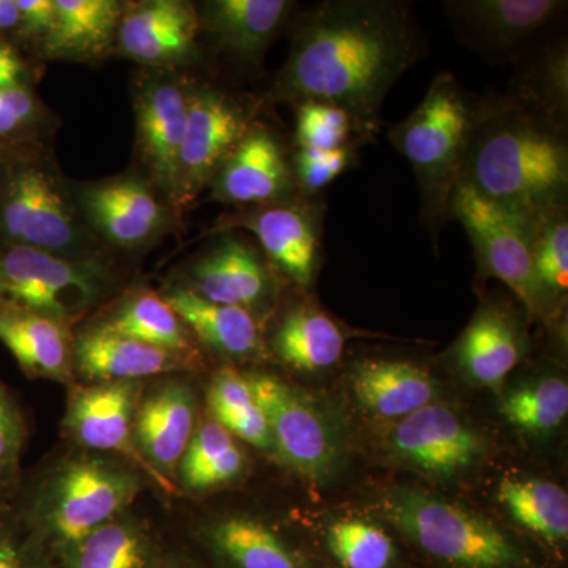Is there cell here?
Wrapping results in <instances>:
<instances>
[{
  "label": "cell",
  "mask_w": 568,
  "mask_h": 568,
  "mask_svg": "<svg viewBox=\"0 0 568 568\" xmlns=\"http://www.w3.org/2000/svg\"><path fill=\"white\" fill-rule=\"evenodd\" d=\"M189 91L181 81L159 74L142 81L134 93L136 145L141 162L148 181L162 193L173 211Z\"/></svg>",
  "instance_id": "ac0fdd59"
},
{
  "label": "cell",
  "mask_w": 568,
  "mask_h": 568,
  "mask_svg": "<svg viewBox=\"0 0 568 568\" xmlns=\"http://www.w3.org/2000/svg\"><path fill=\"white\" fill-rule=\"evenodd\" d=\"M0 343L29 379L70 387L74 375V331L51 317L0 305Z\"/></svg>",
  "instance_id": "cb8c5ba5"
},
{
  "label": "cell",
  "mask_w": 568,
  "mask_h": 568,
  "mask_svg": "<svg viewBox=\"0 0 568 568\" xmlns=\"http://www.w3.org/2000/svg\"><path fill=\"white\" fill-rule=\"evenodd\" d=\"M193 538L209 568H327L275 523L248 514L205 517Z\"/></svg>",
  "instance_id": "9a60e30c"
},
{
  "label": "cell",
  "mask_w": 568,
  "mask_h": 568,
  "mask_svg": "<svg viewBox=\"0 0 568 568\" xmlns=\"http://www.w3.org/2000/svg\"><path fill=\"white\" fill-rule=\"evenodd\" d=\"M346 335L323 310L305 304L284 313L274 335L272 351L284 365L297 372L317 373L338 364Z\"/></svg>",
  "instance_id": "1f68e13d"
},
{
  "label": "cell",
  "mask_w": 568,
  "mask_h": 568,
  "mask_svg": "<svg viewBox=\"0 0 568 568\" xmlns=\"http://www.w3.org/2000/svg\"><path fill=\"white\" fill-rule=\"evenodd\" d=\"M121 283L110 260L0 245V305L73 328L118 297Z\"/></svg>",
  "instance_id": "52a82bcc"
},
{
  "label": "cell",
  "mask_w": 568,
  "mask_h": 568,
  "mask_svg": "<svg viewBox=\"0 0 568 568\" xmlns=\"http://www.w3.org/2000/svg\"><path fill=\"white\" fill-rule=\"evenodd\" d=\"M532 257L538 282L555 304L568 290L567 205L548 212L534 224Z\"/></svg>",
  "instance_id": "74e56055"
},
{
  "label": "cell",
  "mask_w": 568,
  "mask_h": 568,
  "mask_svg": "<svg viewBox=\"0 0 568 568\" xmlns=\"http://www.w3.org/2000/svg\"><path fill=\"white\" fill-rule=\"evenodd\" d=\"M504 416L525 432L544 435L562 424L568 413V386L560 377H544L515 388L503 403Z\"/></svg>",
  "instance_id": "d590c367"
},
{
  "label": "cell",
  "mask_w": 568,
  "mask_h": 568,
  "mask_svg": "<svg viewBox=\"0 0 568 568\" xmlns=\"http://www.w3.org/2000/svg\"><path fill=\"white\" fill-rule=\"evenodd\" d=\"M459 183L534 226L567 205L562 129L511 99L487 100Z\"/></svg>",
  "instance_id": "7a4b0ae2"
},
{
  "label": "cell",
  "mask_w": 568,
  "mask_h": 568,
  "mask_svg": "<svg viewBox=\"0 0 568 568\" xmlns=\"http://www.w3.org/2000/svg\"><path fill=\"white\" fill-rule=\"evenodd\" d=\"M0 568H58L50 549L11 510L0 511Z\"/></svg>",
  "instance_id": "60d3db41"
},
{
  "label": "cell",
  "mask_w": 568,
  "mask_h": 568,
  "mask_svg": "<svg viewBox=\"0 0 568 568\" xmlns=\"http://www.w3.org/2000/svg\"><path fill=\"white\" fill-rule=\"evenodd\" d=\"M499 500L521 528L552 548L568 537L566 489L540 478H506L499 485Z\"/></svg>",
  "instance_id": "836d02e7"
},
{
  "label": "cell",
  "mask_w": 568,
  "mask_h": 568,
  "mask_svg": "<svg viewBox=\"0 0 568 568\" xmlns=\"http://www.w3.org/2000/svg\"><path fill=\"white\" fill-rule=\"evenodd\" d=\"M364 133L345 110L335 104L308 100L295 104V145L297 149H334L357 145Z\"/></svg>",
  "instance_id": "f35d334b"
},
{
  "label": "cell",
  "mask_w": 568,
  "mask_h": 568,
  "mask_svg": "<svg viewBox=\"0 0 568 568\" xmlns=\"http://www.w3.org/2000/svg\"><path fill=\"white\" fill-rule=\"evenodd\" d=\"M287 0H213L200 11L201 31L241 62H256L291 18Z\"/></svg>",
  "instance_id": "d4e9b609"
},
{
  "label": "cell",
  "mask_w": 568,
  "mask_h": 568,
  "mask_svg": "<svg viewBox=\"0 0 568 568\" xmlns=\"http://www.w3.org/2000/svg\"><path fill=\"white\" fill-rule=\"evenodd\" d=\"M274 440L275 459L312 484L334 477L343 440L331 418L304 392L268 373H245Z\"/></svg>",
  "instance_id": "9c48e42d"
},
{
  "label": "cell",
  "mask_w": 568,
  "mask_h": 568,
  "mask_svg": "<svg viewBox=\"0 0 568 568\" xmlns=\"http://www.w3.org/2000/svg\"><path fill=\"white\" fill-rule=\"evenodd\" d=\"M353 388L358 403L376 416L405 418L432 405L437 383L422 366L403 361H366L355 365Z\"/></svg>",
  "instance_id": "4dcf8cb0"
},
{
  "label": "cell",
  "mask_w": 568,
  "mask_h": 568,
  "mask_svg": "<svg viewBox=\"0 0 568 568\" xmlns=\"http://www.w3.org/2000/svg\"><path fill=\"white\" fill-rule=\"evenodd\" d=\"M182 284L205 301L244 308L257 320L275 301L276 287L267 261L237 235H224L197 257Z\"/></svg>",
  "instance_id": "d6986e66"
},
{
  "label": "cell",
  "mask_w": 568,
  "mask_h": 568,
  "mask_svg": "<svg viewBox=\"0 0 568 568\" xmlns=\"http://www.w3.org/2000/svg\"><path fill=\"white\" fill-rule=\"evenodd\" d=\"M31 69L13 44L0 39V89L29 88Z\"/></svg>",
  "instance_id": "ee69618b"
},
{
  "label": "cell",
  "mask_w": 568,
  "mask_h": 568,
  "mask_svg": "<svg viewBox=\"0 0 568 568\" xmlns=\"http://www.w3.org/2000/svg\"><path fill=\"white\" fill-rule=\"evenodd\" d=\"M41 121V106L29 88L0 89V140L26 144Z\"/></svg>",
  "instance_id": "b9f144b4"
},
{
  "label": "cell",
  "mask_w": 568,
  "mask_h": 568,
  "mask_svg": "<svg viewBox=\"0 0 568 568\" xmlns=\"http://www.w3.org/2000/svg\"><path fill=\"white\" fill-rule=\"evenodd\" d=\"M73 194L91 233L103 245L126 252L170 233L178 216L151 182L136 175L88 183Z\"/></svg>",
  "instance_id": "7c38bea8"
},
{
  "label": "cell",
  "mask_w": 568,
  "mask_h": 568,
  "mask_svg": "<svg viewBox=\"0 0 568 568\" xmlns=\"http://www.w3.org/2000/svg\"><path fill=\"white\" fill-rule=\"evenodd\" d=\"M354 145L320 151V149H297L291 170H293L295 189L302 196L310 197L323 192L335 179L345 174L355 162Z\"/></svg>",
  "instance_id": "ab89813d"
},
{
  "label": "cell",
  "mask_w": 568,
  "mask_h": 568,
  "mask_svg": "<svg viewBox=\"0 0 568 568\" xmlns=\"http://www.w3.org/2000/svg\"><path fill=\"white\" fill-rule=\"evenodd\" d=\"M200 11L182 0L126 3L115 44L125 58L149 67H173L193 58Z\"/></svg>",
  "instance_id": "44dd1931"
},
{
  "label": "cell",
  "mask_w": 568,
  "mask_h": 568,
  "mask_svg": "<svg viewBox=\"0 0 568 568\" xmlns=\"http://www.w3.org/2000/svg\"><path fill=\"white\" fill-rule=\"evenodd\" d=\"M148 383L73 384L67 396L62 435L71 447L130 463L149 478L153 488L170 496L134 444V418Z\"/></svg>",
  "instance_id": "8fae6325"
},
{
  "label": "cell",
  "mask_w": 568,
  "mask_h": 568,
  "mask_svg": "<svg viewBox=\"0 0 568 568\" xmlns=\"http://www.w3.org/2000/svg\"><path fill=\"white\" fill-rule=\"evenodd\" d=\"M248 469L239 440L211 417H201L192 443L175 470L179 495L203 497L231 487Z\"/></svg>",
  "instance_id": "f546056e"
},
{
  "label": "cell",
  "mask_w": 568,
  "mask_h": 568,
  "mask_svg": "<svg viewBox=\"0 0 568 568\" xmlns=\"http://www.w3.org/2000/svg\"><path fill=\"white\" fill-rule=\"evenodd\" d=\"M160 568H209L203 560L194 558L181 549H166Z\"/></svg>",
  "instance_id": "f6af8a7d"
},
{
  "label": "cell",
  "mask_w": 568,
  "mask_h": 568,
  "mask_svg": "<svg viewBox=\"0 0 568 568\" xmlns=\"http://www.w3.org/2000/svg\"><path fill=\"white\" fill-rule=\"evenodd\" d=\"M192 332L201 349L227 362H263L268 349L260 320L237 306L213 304L183 284L162 293Z\"/></svg>",
  "instance_id": "603a6c76"
},
{
  "label": "cell",
  "mask_w": 568,
  "mask_h": 568,
  "mask_svg": "<svg viewBox=\"0 0 568 568\" xmlns=\"http://www.w3.org/2000/svg\"><path fill=\"white\" fill-rule=\"evenodd\" d=\"M390 448L409 465L440 477L463 473L481 454L476 433L450 407L435 403L402 418L392 432Z\"/></svg>",
  "instance_id": "7402d4cb"
},
{
  "label": "cell",
  "mask_w": 568,
  "mask_h": 568,
  "mask_svg": "<svg viewBox=\"0 0 568 568\" xmlns=\"http://www.w3.org/2000/svg\"><path fill=\"white\" fill-rule=\"evenodd\" d=\"M200 396L182 375L149 381L134 418V444L168 489L179 496L175 470L201 420Z\"/></svg>",
  "instance_id": "4fadbf2b"
},
{
  "label": "cell",
  "mask_w": 568,
  "mask_h": 568,
  "mask_svg": "<svg viewBox=\"0 0 568 568\" xmlns=\"http://www.w3.org/2000/svg\"><path fill=\"white\" fill-rule=\"evenodd\" d=\"M485 104L487 100L443 71L413 114L388 132V141L416 173L422 215L432 233H439L450 219L452 196L462 182L467 149Z\"/></svg>",
  "instance_id": "277c9868"
},
{
  "label": "cell",
  "mask_w": 568,
  "mask_h": 568,
  "mask_svg": "<svg viewBox=\"0 0 568 568\" xmlns=\"http://www.w3.org/2000/svg\"><path fill=\"white\" fill-rule=\"evenodd\" d=\"M450 219L465 227L481 274L506 284L530 316L551 315V298L534 268V226L480 196L466 183H459L452 196Z\"/></svg>",
  "instance_id": "ba28073f"
},
{
  "label": "cell",
  "mask_w": 568,
  "mask_h": 568,
  "mask_svg": "<svg viewBox=\"0 0 568 568\" xmlns=\"http://www.w3.org/2000/svg\"><path fill=\"white\" fill-rule=\"evenodd\" d=\"M123 7L115 0H55V21L41 43L43 54L65 61L102 58L115 44Z\"/></svg>",
  "instance_id": "f1b7e54d"
},
{
  "label": "cell",
  "mask_w": 568,
  "mask_h": 568,
  "mask_svg": "<svg viewBox=\"0 0 568 568\" xmlns=\"http://www.w3.org/2000/svg\"><path fill=\"white\" fill-rule=\"evenodd\" d=\"M0 245L108 260L104 245L82 220L73 192L29 142L11 145L0 159Z\"/></svg>",
  "instance_id": "5b68a950"
},
{
  "label": "cell",
  "mask_w": 568,
  "mask_h": 568,
  "mask_svg": "<svg viewBox=\"0 0 568 568\" xmlns=\"http://www.w3.org/2000/svg\"><path fill=\"white\" fill-rule=\"evenodd\" d=\"M20 22L14 33L22 40L43 43L55 21V0H17Z\"/></svg>",
  "instance_id": "7bdbcfd3"
},
{
  "label": "cell",
  "mask_w": 568,
  "mask_h": 568,
  "mask_svg": "<svg viewBox=\"0 0 568 568\" xmlns=\"http://www.w3.org/2000/svg\"><path fill=\"white\" fill-rule=\"evenodd\" d=\"M525 353V335L517 317L497 305H485L459 336L454 354L458 365L480 386L506 381Z\"/></svg>",
  "instance_id": "484cf974"
},
{
  "label": "cell",
  "mask_w": 568,
  "mask_h": 568,
  "mask_svg": "<svg viewBox=\"0 0 568 568\" xmlns=\"http://www.w3.org/2000/svg\"><path fill=\"white\" fill-rule=\"evenodd\" d=\"M18 22H20V13H18L17 0H0V39L17 31Z\"/></svg>",
  "instance_id": "bcb514c9"
},
{
  "label": "cell",
  "mask_w": 568,
  "mask_h": 568,
  "mask_svg": "<svg viewBox=\"0 0 568 568\" xmlns=\"http://www.w3.org/2000/svg\"><path fill=\"white\" fill-rule=\"evenodd\" d=\"M331 568H405V558L386 529L358 518L335 519L324 530Z\"/></svg>",
  "instance_id": "e575fe53"
},
{
  "label": "cell",
  "mask_w": 568,
  "mask_h": 568,
  "mask_svg": "<svg viewBox=\"0 0 568 568\" xmlns=\"http://www.w3.org/2000/svg\"><path fill=\"white\" fill-rule=\"evenodd\" d=\"M211 200L227 205H267L297 196L291 160L267 126L254 123L211 182Z\"/></svg>",
  "instance_id": "ffe728a7"
},
{
  "label": "cell",
  "mask_w": 568,
  "mask_h": 568,
  "mask_svg": "<svg viewBox=\"0 0 568 568\" xmlns=\"http://www.w3.org/2000/svg\"><path fill=\"white\" fill-rule=\"evenodd\" d=\"M383 514L432 568H544L491 519L420 489L388 493Z\"/></svg>",
  "instance_id": "8992f818"
},
{
  "label": "cell",
  "mask_w": 568,
  "mask_h": 568,
  "mask_svg": "<svg viewBox=\"0 0 568 568\" xmlns=\"http://www.w3.org/2000/svg\"><path fill=\"white\" fill-rule=\"evenodd\" d=\"M424 36L407 3L323 2L302 14L274 97L293 104H335L372 138L379 130L387 93L424 58Z\"/></svg>",
  "instance_id": "6da1fadb"
},
{
  "label": "cell",
  "mask_w": 568,
  "mask_h": 568,
  "mask_svg": "<svg viewBox=\"0 0 568 568\" xmlns=\"http://www.w3.org/2000/svg\"><path fill=\"white\" fill-rule=\"evenodd\" d=\"M205 402L209 417L219 422L235 439L275 458L267 418L257 405L244 372L233 365L222 366L212 376Z\"/></svg>",
  "instance_id": "d6a6232c"
},
{
  "label": "cell",
  "mask_w": 568,
  "mask_h": 568,
  "mask_svg": "<svg viewBox=\"0 0 568 568\" xmlns=\"http://www.w3.org/2000/svg\"><path fill=\"white\" fill-rule=\"evenodd\" d=\"M29 439L24 409L0 379V511L10 510L20 495L24 473L22 455Z\"/></svg>",
  "instance_id": "8d00e7d4"
},
{
  "label": "cell",
  "mask_w": 568,
  "mask_h": 568,
  "mask_svg": "<svg viewBox=\"0 0 568 568\" xmlns=\"http://www.w3.org/2000/svg\"><path fill=\"white\" fill-rule=\"evenodd\" d=\"M11 145L6 144L2 140H0V159H2L3 155H6L7 152H9V149Z\"/></svg>",
  "instance_id": "7dc6e473"
},
{
  "label": "cell",
  "mask_w": 568,
  "mask_h": 568,
  "mask_svg": "<svg viewBox=\"0 0 568 568\" xmlns=\"http://www.w3.org/2000/svg\"><path fill=\"white\" fill-rule=\"evenodd\" d=\"M204 362V357H192L138 342L95 320L74 332L77 383H148L159 377L201 372Z\"/></svg>",
  "instance_id": "2e32d148"
},
{
  "label": "cell",
  "mask_w": 568,
  "mask_h": 568,
  "mask_svg": "<svg viewBox=\"0 0 568 568\" xmlns=\"http://www.w3.org/2000/svg\"><path fill=\"white\" fill-rule=\"evenodd\" d=\"M459 40L487 58L510 59L560 21V0H452L444 2Z\"/></svg>",
  "instance_id": "e0dca14e"
},
{
  "label": "cell",
  "mask_w": 568,
  "mask_h": 568,
  "mask_svg": "<svg viewBox=\"0 0 568 568\" xmlns=\"http://www.w3.org/2000/svg\"><path fill=\"white\" fill-rule=\"evenodd\" d=\"M254 123L256 108L246 100L213 88L190 89L185 133L179 153L174 200L178 215L211 185Z\"/></svg>",
  "instance_id": "30bf717a"
},
{
  "label": "cell",
  "mask_w": 568,
  "mask_h": 568,
  "mask_svg": "<svg viewBox=\"0 0 568 568\" xmlns=\"http://www.w3.org/2000/svg\"><path fill=\"white\" fill-rule=\"evenodd\" d=\"M233 230L254 234L265 260L295 286H312L320 264L321 213L305 196L227 216L215 231L223 234Z\"/></svg>",
  "instance_id": "5bb4252c"
},
{
  "label": "cell",
  "mask_w": 568,
  "mask_h": 568,
  "mask_svg": "<svg viewBox=\"0 0 568 568\" xmlns=\"http://www.w3.org/2000/svg\"><path fill=\"white\" fill-rule=\"evenodd\" d=\"M153 488L130 463L111 455L71 448L24 476L10 508L58 562L85 537L132 510L138 497Z\"/></svg>",
  "instance_id": "3957f363"
},
{
  "label": "cell",
  "mask_w": 568,
  "mask_h": 568,
  "mask_svg": "<svg viewBox=\"0 0 568 568\" xmlns=\"http://www.w3.org/2000/svg\"><path fill=\"white\" fill-rule=\"evenodd\" d=\"M102 310L93 320L111 331L173 353L204 357V351L182 317L156 291L149 287L126 291Z\"/></svg>",
  "instance_id": "83f0119b"
},
{
  "label": "cell",
  "mask_w": 568,
  "mask_h": 568,
  "mask_svg": "<svg viewBox=\"0 0 568 568\" xmlns=\"http://www.w3.org/2000/svg\"><path fill=\"white\" fill-rule=\"evenodd\" d=\"M166 549L152 523L132 508L71 548L58 568H160Z\"/></svg>",
  "instance_id": "4316f807"
}]
</instances>
